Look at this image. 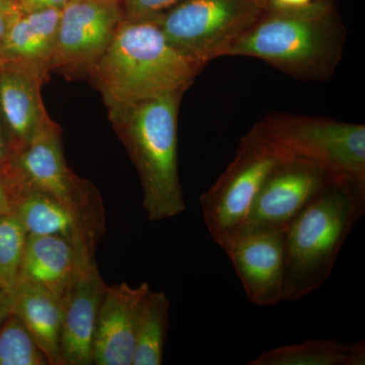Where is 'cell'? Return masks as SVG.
Here are the masks:
<instances>
[{"mask_svg":"<svg viewBox=\"0 0 365 365\" xmlns=\"http://www.w3.org/2000/svg\"><path fill=\"white\" fill-rule=\"evenodd\" d=\"M347 30L335 0H312L307 6H269L225 56L253 57L292 76L325 81L337 71Z\"/></svg>","mask_w":365,"mask_h":365,"instance_id":"cell-1","label":"cell"},{"mask_svg":"<svg viewBox=\"0 0 365 365\" xmlns=\"http://www.w3.org/2000/svg\"><path fill=\"white\" fill-rule=\"evenodd\" d=\"M204 67L170 45L153 18L124 19L104 54L86 71L108 110L187 91Z\"/></svg>","mask_w":365,"mask_h":365,"instance_id":"cell-2","label":"cell"},{"mask_svg":"<svg viewBox=\"0 0 365 365\" xmlns=\"http://www.w3.org/2000/svg\"><path fill=\"white\" fill-rule=\"evenodd\" d=\"M365 212V181L338 177L285 230L282 300L323 287L343 245Z\"/></svg>","mask_w":365,"mask_h":365,"instance_id":"cell-3","label":"cell"},{"mask_svg":"<svg viewBox=\"0 0 365 365\" xmlns=\"http://www.w3.org/2000/svg\"><path fill=\"white\" fill-rule=\"evenodd\" d=\"M185 91L109 112L138 172L143 205L150 222L176 217L186 209L178 172V116Z\"/></svg>","mask_w":365,"mask_h":365,"instance_id":"cell-4","label":"cell"},{"mask_svg":"<svg viewBox=\"0 0 365 365\" xmlns=\"http://www.w3.org/2000/svg\"><path fill=\"white\" fill-rule=\"evenodd\" d=\"M290 153L254 125L242 137L234 160L227 170L200 196L209 235L225 253L230 251L242 234L269 172Z\"/></svg>","mask_w":365,"mask_h":365,"instance_id":"cell-5","label":"cell"},{"mask_svg":"<svg viewBox=\"0 0 365 365\" xmlns=\"http://www.w3.org/2000/svg\"><path fill=\"white\" fill-rule=\"evenodd\" d=\"M270 0H181L151 16L167 40L204 67L225 53L265 11Z\"/></svg>","mask_w":365,"mask_h":365,"instance_id":"cell-6","label":"cell"},{"mask_svg":"<svg viewBox=\"0 0 365 365\" xmlns=\"http://www.w3.org/2000/svg\"><path fill=\"white\" fill-rule=\"evenodd\" d=\"M13 160L26 181L63 205L98 245L106 232L102 197L93 182L78 177L67 165L61 129L49 115L31 140L13 153Z\"/></svg>","mask_w":365,"mask_h":365,"instance_id":"cell-7","label":"cell"},{"mask_svg":"<svg viewBox=\"0 0 365 365\" xmlns=\"http://www.w3.org/2000/svg\"><path fill=\"white\" fill-rule=\"evenodd\" d=\"M294 153L337 176L365 181V125L329 118L272 114L255 124Z\"/></svg>","mask_w":365,"mask_h":365,"instance_id":"cell-8","label":"cell"},{"mask_svg":"<svg viewBox=\"0 0 365 365\" xmlns=\"http://www.w3.org/2000/svg\"><path fill=\"white\" fill-rule=\"evenodd\" d=\"M338 177L342 176L309 158L290 153L269 172L242 234L285 232L327 185Z\"/></svg>","mask_w":365,"mask_h":365,"instance_id":"cell-9","label":"cell"},{"mask_svg":"<svg viewBox=\"0 0 365 365\" xmlns=\"http://www.w3.org/2000/svg\"><path fill=\"white\" fill-rule=\"evenodd\" d=\"M123 20L120 0H69L61 9L51 71H88Z\"/></svg>","mask_w":365,"mask_h":365,"instance_id":"cell-10","label":"cell"},{"mask_svg":"<svg viewBox=\"0 0 365 365\" xmlns=\"http://www.w3.org/2000/svg\"><path fill=\"white\" fill-rule=\"evenodd\" d=\"M285 232L242 234L228 252L247 297L255 306L282 302Z\"/></svg>","mask_w":365,"mask_h":365,"instance_id":"cell-11","label":"cell"},{"mask_svg":"<svg viewBox=\"0 0 365 365\" xmlns=\"http://www.w3.org/2000/svg\"><path fill=\"white\" fill-rule=\"evenodd\" d=\"M150 290L146 282L106 287L93 335V364L132 365L139 309Z\"/></svg>","mask_w":365,"mask_h":365,"instance_id":"cell-12","label":"cell"},{"mask_svg":"<svg viewBox=\"0 0 365 365\" xmlns=\"http://www.w3.org/2000/svg\"><path fill=\"white\" fill-rule=\"evenodd\" d=\"M106 287L95 257H81L78 276L64 302L61 333L63 365L93 364V335Z\"/></svg>","mask_w":365,"mask_h":365,"instance_id":"cell-13","label":"cell"},{"mask_svg":"<svg viewBox=\"0 0 365 365\" xmlns=\"http://www.w3.org/2000/svg\"><path fill=\"white\" fill-rule=\"evenodd\" d=\"M61 9L14 14L2 43L4 67L21 69L46 81L51 71Z\"/></svg>","mask_w":365,"mask_h":365,"instance_id":"cell-14","label":"cell"},{"mask_svg":"<svg viewBox=\"0 0 365 365\" xmlns=\"http://www.w3.org/2000/svg\"><path fill=\"white\" fill-rule=\"evenodd\" d=\"M14 165L16 187L13 213L26 234L63 237L73 244L81 256H95L98 245L78 220L58 201L26 181L14 163Z\"/></svg>","mask_w":365,"mask_h":365,"instance_id":"cell-15","label":"cell"},{"mask_svg":"<svg viewBox=\"0 0 365 365\" xmlns=\"http://www.w3.org/2000/svg\"><path fill=\"white\" fill-rule=\"evenodd\" d=\"M81 258L73 244L63 237L28 235L20 283L44 288L64 304L78 276Z\"/></svg>","mask_w":365,"mask_h":365,"instance_id":"cell-16","label":"cell"},{"mask_svg":"<svg viewBox=\"0 0 365 365\" xmlns=\"http://www.w3.org/2000/svg\"><path fill=\"white\" fill-rule=\"evenodd\" d=\"M44 83L21 69L2 67L0 71V115L11 135V153L31 140L48 114L41 95Z\"/></svg>","mask_w":365,"mask_h":365,"instance_id":"cell-17","label":"cell"},{"mask_svg":"<svg viewBox=\"0 0 365 365\" xmlns=\"http://www.w3.org/2000/svg\"><path fill=\"white\" fill-rule=\"evenodd\" d=\"M23 322L48 365H63L61 333L64 304L51 292L21 282L13 295V311Z\"/></svg>","mask_w":365,"mask_h":365,"instance_id":"cell-18","label":"cell"},{"mask_svg":"<svg viewBox=\"0 0 365 365\" xmlns=\"http://www.w3.org/2000/svg\"><path fill=\"white\" fill-rule=\"evenodd\" d=\"M249 365H364L365 343L307 340L262 353Z\"/></svg>","mask_w":365,"mask_h":365,"instance_id":"cell-19","label":"cell"},{"mask_svg":"<svg viewBox=\"0 0 365 365\" xmlns=\"http://www.w3.org/2000/svg\"><path fill=\"white\" fill-rule=\"evenodd\" d=\"M170 300L163 292L144 297L135 331L132 365H160L169 331Z\"/></svg>","mask_w":365,"mask_h":365,"instance_id":"cell-20","label":"cell"},{"mask_svg":"<svg viewBox=\"0 0 365 365\" xmlns=\"http://www.w3.org/2000/svg\"><path fill=\"white\" fill-rule=\"evenodd\" d=\"M26 240L28 234L14 213L0 216V288L11 297L20 284Z\"/></svg>","mask_w":365,"mask_h":365,"instance_id":"cell-21","label":"cell"},{"mask_svg":"<svg viewBox=\"0 0 365 365\" xmlns=\"http://www.w3.org/2000/svg\"><path fill=\"white\" fill-rule=\"evenodd\" d=\"M0 365H48L23 322L14 313L0 325Z\"/></svg>","mask_w":365,"mask_h":365,"instance_id":"cell-22","label":"cell"},{"mask_svg":"<svg viewBox=\"0 0 365 365\" xmlns=\"http://www.w3.org/2000/svg\"><path fill=\"white\" fill-rule=\"evenodd\" d=\"M181 0H120L124 19L151 18L163 13Z\"/></svg>","mask_w":365,"mask_h":365,"instance_id":"cell-23","label":"cell"},{"mask_svg":"<svg viewBox=\"0 0 365 365\" xmlns=\"http://www.w3.org/2000/svg\"><path fill=\"white\" fill-rule=\"evenodd\" d=\"M14 170L13 160L0 170V216L14 212Z\"/></svg>","mask_w":365,"mask_h":365,"instance_id":"cell-24","label":"cell"},{"mask_svg":"<svg viewBox=\"0 0 365 365\" xmlns=\"http://www.w3.org/2000/svg\"><path fill=\"white\" fill-rule=\"evenodd\" d=\"M19 7L14 0H0V71L4 67L2 61V43H4V34L11 16L18 11Z\"/></svg>","mask_w":365,"mask_h":365,"instance_id":"cell-25","label":"cell"},{"mask_svg":"<svg viewBox=\"0 0 365 365\" xmlns=\"http://www.w3.org/2000/svg\"><path fill=\"white\" fill-rule=\"evenodd\" d=\"M21 11L36 9H62L69 0H14Z\"/></svg>","mask_w":365,"mask_h":365,"instance_id":"cell-26","label":"cell"},{"mask_svg":"<svg viewBox=\"0 0 365 365\" xmlns=\"http://www.w3.org/2000/svg\"><path fill=\"white\" fill-rule=\"evenodd\" d=\"M13 160L11 145L0 128V170H4Z\"/></svg>","mask_w":365,"mask_h":365,"instance_id":"cell-27","label":"cell"},{"mask_svg":"<svg viewBox=\"0 0 365 365\" xmlns=\"http://www.w3.org/2000/svg\"><path fill=\"white\" fill-rule=\"evenodd\" d=\"M13 311V297L0 288V325Z\"/></svg>","mask_w":365,"mask_h":365,"instance_id":"cell-28","label":"cell"},{"mask_svg":"<svg viewBox=\"0 0 365 365\" xmlns=\"http://www.w3.org/2000/svg\"><path fill=\"white\" fill-rule=\"evenodd\" d=\"M312 0H270L271 4L280 7H300L307 6Z\"/></svg>","mask_w":365,"mask_h":365,"instance_id":"cell-29","label":"cell"}]
</instances>
